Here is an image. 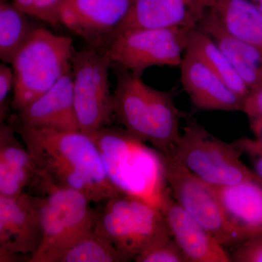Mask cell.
<instances>
[{
    "label": "cell",
    "instance_id": "obj_1",
    "mask_svg": "<svg viewBox=\"0 0 262 262\" xmlns=\"http://www.w3.org/2000/svg\"><path fill=\"white\" fill-rule=\"evenodd\" d=\"M9 124L35 164L41 195L53 189H72L91 203H98L122 193L110 180L101 153L89 134Z\"/></svg>",
    "mask_w": 262,
    "mask_h": 262
},
{
    "label": "cell",
    "instance_id": "obj_2",
    "mask_svg": "<svg viewBox=\"0 0 262 262\" xmlns=\"http://www.w3.org/2000/svg\"><path fill=\"white\" fill-rule=\"evenodd\" d=\"M90 136L115 187L161 210L170 191L159 151L123 127L110 125Z\"/></svg>",
    "mask_w": 262,
    "mask_h": 262
},
{
    "label": "cell",
    "instance_id": "obj_3",
    "mask_svg": "<svg viewBox=\"0 0 262 262\" xmlns=\"http://www.w3.org/2000/svg\"><path fill=\"white\" fill-rule=\"evenodd\" d=\"M113 94L115 120L140 140L160 152L170 151L180 139L181 113L173 91L155 89L144 83L141 75L117 70Z\"/></svg>",
    "mask_w": 262,
    "mask_h": 262
},
{
    "label": "cell",
    "instance_id": "obj_4",
    "mask_svg": "<svg viewBox=\"0 0 262 262\" xmlns=\"http://www.w3.org/2000/svg\"><path fill=\"white\" fill-rule=\"evenodd\" d=\"M74 52L70 37L35 27L11 63L13 110H23L53 88L72 67Z\"/></svg>",
    "mask_w": 262,
    "mask_h": 262
},
{
    "label": "cell",
    "instance_id": "obj_5",
    "mask_svg": "<svg viewBox=\"0 0 262 262\" xmlns=\"http://www.w3.org/2000/svg\"><path fill=\"white\" fill-rule=\"evenodd\" d=\"M94 231L133 260L151 246L172 238L160 208L124 193L108 198L102 209L96 211Z\"/></svg>",
    "mask_w": 262,
    "mask_h": 262
},
{
    "label": "cell",
    "instance_id": "obj_6",
    "mask_svg": "<svg viewBox=\"0 0 262 262\" xmlns=\"http://www.w3.org/2000/svg\"><path fill=\"white\" fill-rule=\"evenodd\" d=\"M161 153L170 155L190 173L214 187L259 180L243 163V153L234 142L215 137L194 120L187 122L173 149Z\"/></svg>",
    "mask_w": 262,
    "mask_h": 262
},
{
    "label": "cell",
    "instance_id": "obj_7",
    "mask_svg": "<svg viewBox=\"0 0 262 262\" xmlns=\"http://www.w3.org/2000/svg\"><path fill=\"white\" fill-rule=\"evenodd\" d=\"M194 29H134L119 34L103 48L112 67L141 75L152 67H177Z\"/></svg>",
    "mask_w": 262,
    "mask_h": 262
},
{
    "label": "cell",
    "instance_id": "obj_8",
    "mask_svg": "<svg viewBox=\"0 0 262 262\" xmlns=\"http://www.w3.org/2000/svg\"><path fill=\"white\" fill-rule=\"evenodd\" d=\"M111 62L102 49L74 52L72 58L74 101L80 130L94 134L115 120L108 72Z\"/></svg>",
    "mask_w": 262,
    "mask_h": 262
},
{
    "label": "cell",
    "instance_id": "obj_9",
    "mask_svg": "<svg viewBox=\"0 0 262 262\" xmlns=\"http://www.w3.org/2000/svg\"><path fill=\"white\" fill-rule=\"evenodd\" d=\"M160 154L169 189L179 206L224 247H237L241 244L238 234L229 222L215 187L190 173L170 155Z\"/></svg>",
    "mask_w": 262,
    "mask_h": 262
},
{
    "label": "cell",
    "instance_id": "obj_10",
    "mask_svg": "<svg viewBox=\"0 0 262 262\" xmlns=\"http://www.w3.org/2000/svg\"><path fill=\"white\" fill-rule=\"evenodd\" d=\"M82 193L53 189L40 195L43 239L29 262H49L71 242L94 229L96 211Z\"/></svg>",
    "mask_w": 262,
    "mask_h": 262
},
{
    "label": "cell",
    "instance_id": "obj_11",
    "mask_svg": "<svg viewBox=\"0 0 262 262\" xmlns=\"http://www.w3.org/2000/svg\"><path fill=\"white\" fill-rule=\"evenodd\" d=\"M43 239L40 195L24 192L18 196H0V261H17L32 255Z\"/></svg>",
    "mask_w": 262,
    "mask_h": 262
},
{
    "label": "cell",
    "instance_id": "obj_12",
    "mask_svg": "<svg viewBox=\"0 0 262 262\" xmlns=\"http://www.w3.org/2000/svg\"><path fill=\"white\" fill-rule=\"evenodd\" d=\"M134 0H61L58 17L63 26L89 43L103 49L128 15Z\"/></svg>",
    "mask_w": 262,
    "mask_h": 262
},
{
    "label": "cell",
    "instance_id": "obj_13",
    "mask_svg": "<svg viewBox=\"0 0 262 262\" xmlns=\"http://www.w3.org/2000/svg\"><path fill=\"white\" fill-rule=\"evenodd\" d=\"M209 9L210 0H134L113 39L134 29L198 28Z\"/></svg>",
    "mask_w": 262,
    "mask_h": 262
},
{
    "label": "cell",
    "instance_id": "obj_14",
    "mask_svg": "<svg viewBox=\"0 0 262 262\" xmlns=\"http://www.w3.org/2000/svg\"><path fill=\"white\" fill-rule=\"evenodd\" d=\"M179 67L183 89L194 107L206 111L242 112L244 99L193 52L187 50Z\"/></svg>",
    "mask_w": 262,
    "mask_h": 262
},
{
    "label": "cell",
    "instance_id": "obj_15",
    "mask_svg": "<svg viewBox=\"0 0 262 262\" xmlns=\"http://www.w3.org/2000/svg\"><path fill=\"white\" fill-rule=\"evenodd\" d=\"M9 122L27 127L80 130L74 101L72 67L48 92L10 117Z\"/></svg>",
    "mask_w": 262,
    "mask_h": 262
},
{
    "label": "cell",
    "instance_id": "obj_16",
    "mask_svg": "<svg viewBox=\"0 0 262 262\" xmlns=\"http://www.w3.org/2000/svg\"><path fill=\"white\" fill-rule=\"evenodd\" d=\"M170 234L189 262H230V256L206 228L168 194L161 208Z\"/></svg>",
    "mask_w": 262,
    "mask_h": 262
},
{
    "label": "cell",
    "instance_id": "obj_17",
    "mask_svg": "<svg viewBox=\"0 0 262 262\" xmlns=\"http://www.w3.org/2000/svg\"><path fill=\"white\" fill-rule=\"evenodd\" d=\"M10 124L0 126V196H14L31 187L38 191L39 179L35 164L25 144Z\"/></svg>",
    "mask_w": 262,
    "mask_h": 262
},
{
    "label": "cell",
    "instance_id": "obj_18",
    "mask_svg": "<svg viewBox=\"0 0 262 262\" xmlns=\"http://www.w3.org/2000/svg\"><path fill=\"white\" fill-rule=\"evenodd\" d=\"M215 189L241 243L262 234L261 181H249Z\"/></svg>",
    "mask_w": 262,
    "mask_h": 262
},
{
    "label": "cell",
    "instance_id": "obj_19",
    "mask_svg": "<svg viewBox=\"0 0 262 262\" xmlns=\"http://www.w3.org/2000/svg\"><path fill=\"white\" fill-rule=\"evenodd\" d=\"M198 28L218 45L250 90L262 85L261 52L227 32L211 9L207 10Z\"/></svg>",
    "mask_w": 262,
    "mask_h": 262
},
{
    "label": "cell",
    "instance_id": "obj_20",
    "mask_svg": "<svg viewBox=\"0 0 262 262\" xmlns=\"http://www.w3.org/2000/svg\"><path fill=\"white\" fill-rule=\"evenodd\" d=\"M227 32L256 48L262 54V13L252 0H210Z\"/></svg>",
    "mask_w": 262,
    "mask_h": 262
},
{
    "label": "cell",
    "instance_id": "obj_21",
    "mask_svg": "<svg viewBox=\"0 0 262 262\" xmlns=\"http://www.w3.org/2000/svg\"><path fill=\"white\" fill-rule=\"evenodd\" d=\"M187 50L193 52L239 97L245 99L250 90L224 52L210 36L198 28L189 34Z\"/></svg>",
    "mask_w": 262,
    "mask_h": 262
},
{
    "label": "cell",
    "instance_id": "obj_22",
    "mask_svg": "<svg viewBox=\"0 0 262 262\" xmlns=\"http://www.w3.org/2000/svg\"><path fill=\"white\" fill-rule=\"evenodd\" d=\"M132 259L94 229L74 239L49 262H126Z\"/></svg>",
    "mask_w": 262,
    "mask_h": 262
},
{
    "label": "cell",
    "instance_id": "obj_23",
    "mask_svg": "<svg viewBox=\"0 0 262 262\" xmlns=\"http://www.w3.org/2000/svg\"><path fill=\"white\" fill-rule=\"evenodd\" d=\"M28 17L11 0H0V58L3 63L11 64L35 28Z\"/></svg>",
    "mask_w": 262,
    "mask_h": 262
},
{
    "label": "cell",
    "instance_id": "obj_24",
    "mask_svg": "<svg viewBox=\"0 0 262 262\" xmlns=\"http://www.w3.org/2000/svg\"><path fill=\"white\" fill-rule=\"evenodd\" d=\"M29 16L49 24L52 27H59L58 9L61 0H11Z\"/></svg>",
    "mask_w": 262,
    "mask_h": 262
},
{
    "label": "cell",
    "instance_id": "obj_25",
    "mask_svg": "<svg viewBox=\"0 0 262 262\" xmlns=\"http://www.w3.org/2000/svg\"><path fill=\"white\" fill-rule=\"evenodd\" d=\"M136 262H189L173 237L143 251L134 258Z\"/></svg>",
    "mask_w": 262,
    "mask_h": 262
},
{
    "label": "cell",
    "instance_id": "obj_26",
    "mask_svg": "<svg viewBox=\"0 0 262 262\" xmlns=\"http://www.w3.org/2000/svg\"><path fill=\"white\" fill-rule=\"evenodd\" d=\"M230 257L232 261L262 262V234L241 243Z\"/></svg>",
    "mask_w": 262,
    "mask_h": 262
},
{
    "label": "cell",
    "instance_id": "obj_27",
    "mask_svg": "<svg viewBox=\"0 0 262 262\" xmlns=\"http://www.w3.org/2000/svg\"><path fill=\"white\" fill-rule=\"evenodd\" d=\"M15 76L13 67L4 63L0 65V121L9 117V96L14 89Z\"/></svg>",
    "mask_w": 262,
    "mask_h": 262
},
{
    "label": "cell",
    "instance_id": "obj_28",
    "mask_svg": "<svg viewBox=\"0 0 262 262\" xmlns=\"http://www.w3.org/2000/svg\"><path fill=\"white\" fill-rule=\"evenodd\" d=\"M250 122L254 139L241 138L234 144L241 152L253 158L262 155V118H251Z\"/></svg>",
    "mask_w": 262,
    "mask_h": 262
},
{
    "label": "cell",
    "instance_id": "obj_29",
    "mask_svg": "<svg viewBox=\"0 0 262 262\" xmlns=\"http://www.w3.org/2000/svg\"><path fill=\"white\" fill-rule=\"evenodd\" d=\"M242 112L249 119L262 118V85L250 91L244 100Z\"/></svg>",
    "mask_w": 262,
    "mask_h": 262
},
{
    "label": "cell",
    "instance_id": "obj_30",
    "mask_svg": "<svg viewBox=\"0 0 262 262\" xmlns=\"http://www.w3.org/2000/svg\"><path fill=\"white\" fill-rule=\"evenodd\" d=\"M253 170L257 178L262 182V155L253 158Z\"/></svg>",
    "mask_w": 262,
    "mask_h": 262
},
{
    "label": "cell",
    "instance_id": "obj_31",
    "mask_svg": "<svg viewBox=\"0 0 262 262\" xmlns=\"http://www.w3.org/2000/svg\"><path fill=\"white\" fill-rule=\"evenodd\" d=\"M256 5H258V8H259L260 10H261L262 13V0L261 1H260L259 3H258V4Z\"/></svg>",
    "mask_w": 262,
    "mask_h": 262
},
{
    "label": "cell",
    "instance_id": "obj_32",
    "mask_svg": "<svg viewBox=\"0 0 262 262\" xmlns=\"http://www.w3.org/2000/svg\"><path fill=\"white\" fill-rule=\"evenodd\" d=\"M253 3H256V4H258V3H259L260 1H261V0H252Z\"/></svg>",
    "mask_w": 262,
    "mask_h": 262
}]
</instances>
